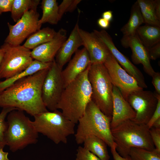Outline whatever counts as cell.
I'll return each instance as SVG.
<instances>
[{
    "label": "cell",
    "mask_w": 160,
    "mask_h": 160,
    "mask_svg": "<svg viewBox=\"0 0 160 160\" xmlns=\"http://www.w3.org/2000/svg\"><path fill=\"white\" fill-rule=\"evenodd\" d=\"M112 98L113 110L111 122V129L125 121L133 119L136 115L134 110L123 97L119 89L114 85Z\"/></svg>",
    "instance_id": "17"
},
{
    "label": "cell",
    "mask_w": 160,
    "mask_h": 160,
    "mask_svg": "<svg viewBox=\"0 0 160 160\" xmlns=\"http://www.w3.org/2000/svg\"><path fill=\"white\" fill-rule=\"evenodd\" d=\"M155 15L158 19L160 21V0H153Z\"/></svg>",
    "instance_id": "38"
},
{
    "label": "cell",
    "mask_w": 160,
    "mask_h": 160,
    "mask_svg": "<svg viewBox=\"0 0 160 160\" xmlns=\"http://www.w3.org/2000/svg\"><path fill=\"white\" fill-rule=\"evenodd\" d=\"M8 154V152L4 151L3 149L0 148V160H9Z\"/></svg>",
    "instance_id": "41"
},
{
    "label": "cell",
    "mask_w": 160,
    "mask_h": 160,
    "mask_svg": "<svg viewBox=\"0 0 160 160\" xmlns=\"http://www.w3.org/2000/svg\"><path fill=\"white\" fill-rule=\"evenodd\" d=\"M136 33L147 49L160 42V27L149 24L140 26Z\"/></svg>",
    "instance_id": "21"
},
{
    "label": "cell",
    "mask_w": 160,
    "mask_h": 160,
    "mask_svg": "<svg viewBox=\"0 0 160 160\" xmlns=\"http://www.w3.org/2000/svg\"><path fill=\"white\" fill-rule=\"evenodd\" d=\"M103 64L113 85L119 89L126 100L132 92L143 89L138 85L133 77L121 67L111 53Z\"/></svg>",
    "instance_id": "12"
},
{
    "label": "cell",
    "mask_w": 160,
    "mask_h": 160,
    "mask_svg": "<svg viewBox=\"0 0 160 160\" xmlns=\"http://www.w3.org/2000/svg\"><path fill=\"white\" fill-rule=\"evenodd\" d=\"M126 100L136 113L135 117L131 120L139 124L146 125L157 105L158 99L154 92L143 89L134 91L128 96Z\"/></svg>",
    "instance_id": "11"
},
{
    "label": "cell",
    "mask_w": 160,
    "mask_h": 160,
    "mask_svg": "<svg viewBox=\"0 0 160 160\" xmlns=\"http://www.w3.org/2000/svg\"><path fill=\"white\" fill-rule=\"evenodd\" d=\"M152 127L156 128H160V118L156 120L154 123Z\"/></svg>",
    "instance_id": "42"
},
{
    "label": "cell",
    "mask_w": 160,
    "mask_h": 160,
    "mask_svg": "<svg viewBox=\"0 0 160 160\" xmlns=\"http://www.w3.org/2000/svg\"><path fill=\"white\" fill-rule=\"evenodd\" d=\"M116 150L121 156H129L133 147L149 151L155 149L147 125L136 123L131 119L125 121L111 129Z\"/></svg>",
    "instance_id": "3"
},
{
    "label": "cell",
    "mask_w": 160,
    "mask_h": 160,
    "mask_svg": "<svg viewBox=\"0 0 160 160\" xmlns=\"http://www.w3.org/2000/svg\"><path fill=\"white\" fill-rule=\"evenodd\" d=\"M32 124L38 133L46 136L55 143L66 144L67 137L75 133V124L66 118L57 109L33 116Z\"/></svg>",
    "instance_id": "6"
},
{
    "label": "cell",
    "mask_w": 160,
    "mask_h": 160,
    "mask_svg": "<svg viewBox=\"0 0 160 160\" xmlns=\"http://www.w3.org/2000/svg\"><path fill=\"white\" fill-rule=\"evenodd\" d=\"M83 143L85 148L96 156L100 160H109L108 145L101 138L94 135H89L84 139Z\"/></svg>",
    "instance_id": "22"
},
{
    "label": "cell",
    "mask_w": 160,
    "mask_h": 160,
    "mask_svg": "<svg viewBox=\"0 0 160 160\" xmlns=\"http://www.w3.org/2000/svg\"><path fill=\"white\" fill-rule=\"evenodd\" d=\"M4 51L3 49L0 47V65L2 62L4 56Z\"/></svg>",
    "instance_id": "43"
},
{
    "label": "cell",
    "mask_w": 160,
    "mask_h": 160,
    "mask_svg": "<svg viewBox=\"0 0 160 160\" xmlns=\"http://www.w3.org/2000/svg\"><path fill=\"white\" fill-rule=\"evenodd\" d=\"M121 42L123 47L131 49V59L133 63L142 64L145 72L152 76L156 72L151 64L148 50L142 44L136 33L131 36H123Z\"/></svg>",
    "instance_id": "15"
},
{
    "label": "cell",
    "mask_w": 160,
    "mask_h": 160,
    "mask_svg": "<svg viewBox=\"0 0 160 160\" xmlns=\"http://www.w3.org/2000/svg\"><path fill=\"white\" fill-rule=\"evenodd\" d=\"M42 15L38 21L41 27L42 24L48 23L57 24L60 19L58 11V5L56 0H43L41 3Z\"/></svg>",
    "instance_id": "23"
},
{
    "label": "cell",
    "mask_w": 160,
    "mask_h": 160,
    "mask_svg": "<svg viewBox=\"0 0 160 160\" xmlns=\"http://www.w3.org/2000/svg\"><path fill=\"white\" fill-rule=\"evenodd\" d=\"M88 76L92 88V100L104 114L111 119L113 85L104 64H91Z\"/></svg>",
    "instance_id": "7"
},
{
    "label": "cell",
    "mask_w": 160,
    "mask_h": 160,
    "mask_svg": "<svg viewBox=\"0 0 160 160\" xmlns=\"http://www.w3.org/2000/svg\"><path fill=\"white\" fill-rule=\"evenodd\" d=\"M52 62L44 63L36 60H33L29 65L23 71L3 81H0V93L18 80L33 74L40 70L49 68Z\"/></svg>",
    "instance_id": "20"
},
{
    "label": "cell",
    "mask_w": 160,
    "mask_h": 160,
    "mask_svg": "<svg viewBox=\"0 0 160 160\" xmlns=\"http://www.w3.org/2000/svg\"><path fill=\"white\" fill-rule=\"evenodd\" d=\"M14 110L18 109L12 107L3 108L0 113V148L3 149L6 145L5 135L7 124L5 118L10 112Z\"/></svg>",
    "instance_id": "29"
},
{
    "label": "cell",
    "mask_w": 160,
    "mask_h": 160,
    "mask_svg": "<svg viewBox=\"0 0 160 160\" xmlns=\"http://www.w3.org/2000/svg\"><path fill=\"white\" fill-rule=\"evenodd\" d=\"M76 160H100L94 154L85 148L79 146L77 149Z\"/></svg>",
    "instance_id": "31"
},
{
    "label": "cell",
    "mask_w": 160,
    "mask_h": 160,
    "mask_svg": "<svg viewBox=\"0 0 160 160\" xmlns=\"http://www.w3.org/2000/svg\"><path fill=\"white\" fill-rule=\"evenodd\" d=\"M7 127L5 135L6 145L14 152L29 145L36 143L38 133L24 111L14 110L7 115Z\"/></svg>",
    "instance_id": "5"
},
{
    "label": "cell",
    "mask_w": 160,
    "mask_h": 160,
    "mask_svg": "<svg viewBox=\"0 0 160 160\" xmlns=\"http://www.w3.org/2000/svg\"><path fill=\"white\" fill-rule=\"evenodd\" d=\"M39 0H14L11 12L13 20L16 22L27 11L37 9Z\"/></svg>",
    "instance_id": "26"
},
{
    "label": "cell",
    "mask_w": 160,
    "mask_h": 160,
    "mask_svg": "<svg viewBox=\"0 0 160 160\" xmlns=\"http://www.w3.org/2000/svg\"><path fill=\"white\" fill-rule=\"evenodd\" d=\"M149 132L155 147V150L160 153V128L152 127L149 129Z\"/></svg>",
    "instance_id": "32"
},
{
    "label": "cell",
    "mask_w": 160,
    "mask_h": 160,
    "mask_svg": "<svg viewBox=\"0 0 160 160\" xmlns=\"http://www.w3.org/2000/svg\"><path fill=\"white\" fill-rule=\"evenodd\" d=\"M0 47L4 53L0 65V79H7L20 73L33 60L31 50L23 45L14 46L4 43Z\"/></svg>",
    "instance_id": "8"
},
{
    "label": "cell",
    "mask_w": 160,
    "mask_h": 160,
    "mask_svg": "<svg viewBox=\"0 0 160 160\" xmlns=\"http://www.w3.org/2000/svg\"><path fill=\"white\" fill-rule=\"evenodd\" d=\"M129 156L132 160H160V153L155 149L149 151L133 147L130 149Z\"/></svg>",
    "instance_id": "28"
},
{
    "label": "cell",
    "mask_w": 160,
    "mask_h": 160,
    "mask_svg": "<svg viewBox=\"0 0 160 160\" xmlns=\"http://www.w3.org/2000/svg\"><path fill=\"white\" fill-rule=\"evenodd\" d=\"M158 99V102L156 108L151 117L146 125L150 129L152 127L154 123L158 119L160 118V95L154 92Z\"/></svg>",
    "instance_id": "33"
},
{
    "label": "cell",
    "mask_w": 160,
    "mask_h": 160,
    "mask_svg": "<svg viewBox=\"0 0 160 160\" xmlns=\"http://www.w3.org/2000/svg\"><path fill=\"white\" fill-rule=\"evenodd\" d=\"M90 66L65 87L57 105V109L61 110L63 115L75 124L92 100V88L88 76Z\"/></svg>",
    "instance_id": "2"
},
{
    "label": "cell",
    "mask_w": 160,
    "mask_h": 160,
    "mask_svg": "<svg viewBox=\"0 0 160 160\" xmlns=\"http://www.w3.org/2000/svg\"><path fill=\"white\" fill-rule=\"evenodd\" d=\"M79 32L91 64L103 63L111 53L104 43L93 32H89L79 28Z\"/></svg>",
    "instance_id": "14"
},
{
    "label": "cell",
    "mask_w": 160,
    "mask_h": 160,
    "mask_svg": "<svg viewBox=\"0 0 160 160\" xmlns=\"http://www.w3.org/2000/svg\"><path fill=\"white\" fill-rule=\"evenodd\" d=\"M93 32L104 43L118 63L135 79L138 85L143 89L147 88L148 87L142 73L126 56L118 50L110 35L104 30L100 31L94 30Z\"/></svg>",
    "instance_id": "13"
},
{
    "label": "cell",
    "mask_w": 160,
    "mask_h": 160,
    "mask_svg": "<svg viewBox=\"0 0 160 160\" xmlns=\"http://www.w3.org/2000/svg\"><path fill=\"white\" fill-rule=\"evenodd\" d=\"M111 120L91 100L78 121L75 134L76 143L82 144L87 137L93 135L102 139L111 148L115 143L111 133Z\"/></svg>",
    "instance_id": "4"
},
{
    "label": "cell",
    "mask_w": 160,
    "mask_h": 160,
    "mask_svg": "<svg viewBox=\"0 0 160 160\" xmlns=\"http://www.w3.org/2000/svg\"><path fill=\"white\" fill-rule=\"evenodd\" d=\"M150 59L156 60L160 57V42L147 49Z\"/></svg>",
    "instance_id": "34"
},
{
    "label": "cell",
    "mask_w": 160,
    "mask_h": 160,
    "mask_svg": "<svg viewBox=\"0 0 160 160\" xmlns=\"http://www.w3.org/2000/svg\"><path fill=\"white\" fill-rule=\"evenodd\" d=\"M137 1L144 23L160 27V21L155 15L152 0H137Z\"/></svg>",
    "instance_id": "27"
},
{
    "label": "cell",
    "mask_w": 160,
    "mask_h": 160,
    "mask_svg": "<svg viewBox=\"0 0 160 160\" xmlns=\"http://www.w3.org/2000/svg\"><path fill=\"white\" fill-rule=\"evenodd\" d=\"M97 24L100 28L105 29L108 28L109 27L110 22L102 17L97 20Z\"/></svg>",
    "instance_id": "39"
},
{
    "label": "cell",
    "mask_w": 160,
    "mask_h": 160,
    "mask_svg": "<svg viewBox=\"0 0 160 160\" xmlns=\"http://www.w3.org/2000/svg\"><path fill=\"white\" fill-rule=\"evenodd\" d=\"M81 1V0H63L58 5V13L60 19L66 12H71L74 10Z\"/></svg>",
    "instance_id": "30"
},
{
    "label": "cell",
    "mask_w": 160,
    "mask_h": 160,
    "mask_svg": "<svg viewBox=\"0 0 160 160\" xmlns=\"http://www.w3.org/2000/svg\"><path fill=\"white\" fill-rule=\"evenodd\" d=\"M152 77V83L155 87V92L160 95V73L155 72Z\"/></svg>",
    "instance_id": "36"
},
{
    "label": "cell",
    "mask_w": 160,
    "mask_h": 160,
    "mask_svg": "<svg viewBox=\"0 0 160 160\" xmlns=\"http://www.w3.org/2000/svg\"><path fill=\"white\" fill-rule=\"evenodd\" d=\"M67 39V31L61 28L56 32L51 41L36 47L31 51L34 59L44 63L52 62L62 45Z\"/></svg>",
    "instance_id": "16"
},
{
    "label": "cell",
    "mask_w": 160,
    "mask_h": 160,
    "mask_svg": "<svg viewBox=\"0 0 160 160\" xmlns=\"http://www.w3.org/2000/svg\"><path fill=\"white\" fill-rule=\"evenodd\" d=\"M56 32L49 27L38 30L30 35L23 46L29 49H33L37 46L51 40Z\"/></svg>",
    "instance_id": "25"
},
{
    "label": "cell",
    "mask_w": 160,
    "mask_h": 160,
    "mask_svg": "<svg viewBox=\"0 0 160 160\" xmlns=\"http://www.w3.org/2000/svg\"><path fill=\"white\" fill-rule=\"evenodd\" d=\"M14 0H0V15L3 12L11 11Z\"/></svg>",
    "instance_id": "35"
},
{
    "label": "cell",
    "mask_w": 160,
    "mask_h": 160,
    "mask_svg": "<svg viewBox=\"0 0 160 160\" xmlns=\"http://www.w3.org/2000/svg\"><path fill=\"white\" fill-rule=\"evenodd\" d=\"M143 23V19L138 3L136 1L132 6L128 22L121 29L123 36L127 37L135 34L137 29Z\"/></svg>",
    "instance_id": "24"
},
{
    "label": "cell",
    "mask_w": 160,
    "mask_h": 160,
    "mask_svg": "<svg viewBox=\"0 0 160 160\" xmlns=\"http://www.w3.org/2000/svg\"><path fill=\"white\" fill-rule=\"evenodd\" d=\"M102 18L110 22L113 18V12L110 10L105 11L102 13Z\"/></svg>",
    "instance_id": "40"
},
{
    "label": "cell",
    "mask_w": 160,
    "mask_h": 160,
    "mask_svg": "<svg viewBox=\"0 0 160 160\" xmlns=\"http://www.w3.org/2000/svg\"><path fill=\"white\" fill-rule=\"evenodd\" d=\"M91 64L86 49H78L66 67L62 71L65 88L84 71Z\"/></svg>",
    "instance_id": "18"
},
{
    "label": "cell",
    "mask_w": 160,
    "mask_h": 160,
    "mask_svg": "<svg viewBox=\"0 0 160 160\" xmlns=\"http://www.w3.org/2000/svg\"><path fill=\"white\" fill-rule=\"evenodd\" d=\"M62 70L55 59L48 69L42 86V100L47 109L52 111L57 109V105L65 88Z\"/></svg>",
    "instance_id": "9"
},
{
    "label": "cell",
    "mask_w": 160,
    "mask_h": 160,
    "mask_svg": "<svg viewBox=\"0 0 160 160\" xmlns=\"http://www.w3.org/2000/svg\"><path fill=\"white\" fill-rule=\"evenodd\" d=\"M116 145L115 143L111 147V152L114 160H132L129 156L123 157L119 155L116 150Z\"/></svg>",
    "instance_id": "37"
},
{
    "label": "cell",
    "mask_w": 160,
    "mask_h": 160,
    "mask_svg": "<svg viewBox=\"0 0 160 160\" xmlns=\"http://www.w3.org/2000/svg\"><path fill=\"white\" fill-rule=\"evenodd\" d=\"M49 68L40 70L15 81L0 93V107H12L32 116L48 111L41 90Z\"/></svg>",
    "instance_id": "1"
},
{
    "label": "cell",
    "mask_w": 160,
    "mask_h": 160,
    "mask_svg": "<svg viewBox=\"0 0 160 160\" xmlns=\"http://www.w3.org/2000/svg\"><path fill=\"white\" fill-rule=\"evenodd\" d=\"M78 21V19L68 38L63 43L56 55L55 61L61 69L70 60L72 55L83 45L79 32Z\"/></svg>",
    "instance_id": "19"
},
{
    "label": "cell",
    "mask_w": 160,
    "mask_h": 160,
    "mask_svg": "<svg viewBox=\"0 0 160 160\" xmlns=\"http://www.w3.org/2000/svg\"><path fill=\"white\" fill-rule=\"evenodd\" d=\"M39 17L37 9H31L25 12L15 24L8 22L9 32L4 43L14 46L20 45L26 39L40 29L38 24Z\"/></svg>",
    "instance_id": "10"
}]
</instances>
